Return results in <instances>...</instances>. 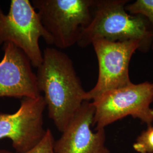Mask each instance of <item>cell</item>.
I'll return each instance as SVG.
<instances>
[{
	"label": "cell",
	"mask_w": 153,
	"mask_h": 153,
	"mask_svg": "<svg viewBox=\"0 0 153 153\" xmlns=\"http://www.w3.org/2000/svg\"><path fill=\"white\" fill-rule=\"evenodd\" d=\"M39 89L44 94L48 116L62 132L85 101V91L68 55L55 48H46L37 68Z\"/></svg>",
	"instance_id": "cell-1"
},
{
	"label": "cell",
	"mask_w": 153,
	"mask_h": 153,
	"mask_svg": "<svg viewBox=\"0 0 153 153\" xmlns=\"http://www.w3.org/2000/svg\"><path fill=\"white\" fill-rule=\"evenodd\" d=\"M130 1L95 0L93 16L81 33L76 44L85 48L97 40L111 42L135 40L141 45V51L152 48L153 33L148 19L126 10Z\"/></svg>",
	"instance_id": "cell-2"
},
{
	"label": "cell",
	"mask_w": 153,
	"mask_h": 153,
	"mask_svg": "<svg viewBox=\"0 0 153 153\" xmlns=\"http://www.w3.org/2000/svg\"><path fill=\"white\" fill-rule=\"evenodd\" d=\"M95 0H33L45 29L55 47L65 49L76 44L91 22Z\"/></svg>",
	"instance_id": "cell-3"
},
{
	"label": "cell",
	"mask_w": 153,
	"mask_h": 153,
	"mask_svg": "<svg viewBox=\"0 0 153 153\" xmlns=\"http://www.w3.org/2000/svg\"><path fill=\"white\" fill-rule=\"evenodd\" d=\"M153 83L145 82L107 91L93 100V126L97 131L127 116L153 124Z\"/></svg>",
	"instance_id": "cell-4"
},
{
	"label": "cell",
	"mask_w": 153,
	"mask_h": 153,
	"mask_svg": "<svg viewBox=\"0 0 153 153\" xmlns=\"http://www.w3.org/2000/svg\"><path fill=\"white\" fill-rule=\"evenodd\" d=\"M53 45V39L44 27L38 13L28 0H12L7 14L0 9V44L10 42L21 49L38 68L42 62L43 53L39 39Z\"/></svg>",
	"instance_id": "cell-5"
},
{
	"label": "cell",
	"mask_w": 153,
	"mask_h": 153,
	"mask_svg": "<svg viewBox=\"0 0 153 153\" xmlns=\"http://www.w3.org/2000/svg\"><path fill=\"white\" fill-rule=\"evenodd\" d=\"M92 45L98 59L99 74L95 86L86 93L85 101L89 102L107 91L131 84L129 64L135 52L141 51V43L135 40L111 42L100 39L94 41Z\"/></svg>",
	"instance_id": "cell-6"
},
{
	"label": "cell",
	"mask_w": 153,
	"mask_h": 153,
	"mask_svg": "<svg viewBox=\"0 0 153 153\" xmlns=\"http://www.w3.org/2000/svg\"><path fill=\"white\" fill-rule=\"evenodd\" d=\"M44 97L22 99L14 114L0 112V140L9 139L16 153H26L44 137Z\"/></svg>",
	"instance_id": "cell-7"
},
{
	"label": "cell",
	"mask_w": 153,
	"mask_h": 153,
	"mask_svg": "<svg viewBox=\"0 0 153 153\" xmlns=\"http://www.w3.org/2000/svg\"><path fill=\"white\" fill-rule=\"evenodd\" d=\"M0 62V98H36L41 95L36 74L26 55L10 42L4 43Z\"/></svg>",
	"instance_id": "cell-8"
},
{
	"label": "cell",
	"mask_w": 153,
	"mask_h": 153,
	"mask_svg": "<svg viewBox=\"0 0 153 153\" xmlns=\"http://www.w3.org/2000/svg\"><path fill=\"white\" fill-rule=\"evenodd\" d=\"M95 108L85 101L54 144L55 153H111L105 146V129L93 132Z\"/></svg>",
	"instance_id": "cell-9"
},
{
	"label": "cell",
	"mask_w": 153,
	"mask_h": 153,
	"mask_svg": "<svg viewBox=\"0 0 153 153\" xmlns=\"http://www.w3.org/2000/svg\"><path fill=\"white\" fill-rule=\"evenodd\" d=\"M126 9L131 14L145 17L150 24L153 33V0H136L129 2ZM152 48L153 49V40Z\"/></svg>",
	"instance_id": "cell-10"
},
{
	"label": "cell",
	"mask_w": 153,
	"mask_h": 153,
	"mask_svg": "<svg viewBox=\"0 0 153 153\" xmlns=\"http://www.w3.org/2000/svg\"><path fill=\"white\" fill-rule=\"evenodd\" d=\"M133 148L138 153H153V124L137 137Z\"/></svg>",
	"instance_id": "cell-11"
},
{
	"label": "cell",
	"mask_w": 153,
	"mask_h": 153,
	"mask_svg": "<svg viewBox=\"0 0 153 153\" xmlns=\"http://www.w3.org/2000/svg\"><path fill=\"white\" fill-rule=\"evenodd\" d=\"M55 140L50 129H47L44 137L33 149L25 153H55ZM0 153H13L5 149H0Z\"/></svg>",
	"instance_id": "cell-12"
}]
</instances>
